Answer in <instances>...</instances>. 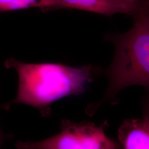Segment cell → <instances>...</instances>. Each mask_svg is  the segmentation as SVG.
<instances>
[{"instance_id":"5b68a950","label":"cell","mask_w":149,"mask_h":149,"mask_svg":"<svg viewBox=\"0 0 149 149\" xmlns=\"http://www.w3.org/2000/svg\"><path fill=\"white\" fill-rule=\"evenodd\" d=\"M118 142L121 149H149V116L124 120L118 129Z\"/></svg>"},{"instance_id":"52a82bcc","label":"cell","mask_w":149,"mask_h":149,"mask_svg":"<svg viewBox=\"0 0 149 149\" xmlns=\"http://www.w3.org/2000/svg\"><path fill=\"white\" fill-rule=\"evenodd\" d=\"M134 11V13L138 10L143 0H122Z\"/></svg>"},{"instance_id":"277c9868","label":"cell","mask_w":149,"mask_h":149,"mask_svg":"<svg viewBox=\"0 0 149 149\" xmlns=\"http://www.w3.org/2000/svg\"><path fill=\"white\" fill-rule=\"evenodd\" d=\"M62 8L77 9L107 16L134 13L122 0H44L41 10L48 12Z\"/></svg>"},{"instance_id":"ba28073f","label":"cell","mask_w":149,"mask_h":149,"mask_svg":"<svg viewBox=\"0 0 149 149\" xmlns=\"http://www.w3.org/2000/svg\"><path fill=\"white\" fill-rule=\"evenodd\" d=\"M12 137H13V135H12L11 134H6L2 132L0 125V148L5 141L10 139L12 138Z\"/></svg>"},{"instance_id":"8992f818","label":"cell","mask_w":149,"mask_h":149,"mask_svg":"<svg viewBox=\"0 0 149 149\" xmlns=\"http://www.w3.org/2000/svg\"><path fill=\"white\" fill-rule=\"evenodd\" d=\"M44 0H0V13L31 8H43Z\"/></svg>"},{"instance_id":"3957f363","label":"cell","mask_w":149,"mask_h":149,"mask_svg":"<svg viewBox=\"0 0 149 149\" xmlns=\"http://www.w3.org/2000/svg\"><path fill=\"white\" fill-rule=\"evenodd\" d=\"M107 122H74L64 119L59 133L40 141H19L17 149H121L106 133Z\"/></svg>"},{"instance_id":"30bf717a","label":"cell","mask_w":149,"mask_h":149,"mask_svg":"<svg viewBox=\"0 0 149 149\" xmlns=\"http://www.w3.org/2000/svg\"><path fill=\"white\" fill-rule=\"evenodd\" d=\"M141 5L149 11V0H143Z\"/></svg>"},{"instance_id":"9c48e42d","label":"cell","mask_w":149,"mask_h":149,"mask_svg":"<svg viewBox=\"0 0 149 149\" xmlns=\"http://www.w3.org/2000/svg\"><path fill=\"white\" fill-rule=\"evenodd\" d=\"M145 115L149 116V98L146 101L145 104Z\"/></svg>"},{"instance_id":"6da1fadb","label":"cell","mask_w":149,"mask_h":149,"mask_svg":"<svg viewBox=\"0 0 149 149\" xmlns=\"http://www.w3.org/2000/svg\"><path fill=\"white\" fill-rule=\"evenodd\" d=\"M4 64L7 69L16 71L18 79L16 97L4 104L5 109L13 104L28 105L44 117L50 116V106L55 102L83 94L95 73L91 65L74 68L61 63H26L12 57Z\"/></svg>"},{"instance_id":"7a4b0ae2","label":"cell","mask_w":149,"mask_h":149,"mask_svg":"<svg viewBox=\"0 0 149 149\" xmlns=\"http://www.w3.org/2000/svg\"><path fill=\"white\" fill-rule=\"evenodd\" d=\"M133 27L122 34H108L115 54L108 71L109 82L101 101L91 106L88 113H94L104 102H113L118 93L133 86L149 90V11L141 5L135 12Z\"/></svg>"}]
</instances>
